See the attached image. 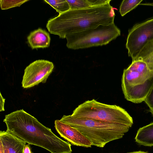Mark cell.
Listing matches in <instances>:
<instances>
[{"label": "cell", "instance_id": "ac0fdd59", "mask_svg": "<svg viewBox=\"0 0 153 153\" xmlns=\"http://www.w3.org/2000/svg\"><path fill=\"white\" fill-rule=\"evenodd\" d=\"M144 101L149 107L150 111L153 115V86Z\"/></svg>", "mask_w": 153, "mask_h": 153}, {"label": "cell", "instance_id": "ba28073f", "mask_svg": "<svg viewBox=\"0 0 153 153\" xmlns=\"http://www.w3.org/2000/svg\"><path fill=\"white\" fill-rule=\"evenodd\" d=\"M53 63L45 60H36L25 68L22 82L24 88L32 87L42 82L45 83L54 68Z\"/></svg>", "mask_w": 153, "mask_h": 153}, {"label": "cell", "instance_id": "4fadbf2b", "mask_svg": "<svg viewBox=\"0 0 153 153\" xmlns=\"http://www.w3.org/2000/svg\"><path fill=\"white\" fill-rule=\"evenodd\" d=\"M141 60L144 62L149 68L153 71V39L146 43L134 60Z\"/></svg>", "mask_w": 153, "mask_h": 153}, {"label": "cell", "instance_id": "3957f363", "mask_svg": "<svg viewBox=\"0 0 153 153\" xmlns=\"http://www.w3.org/2000/svg\"><path fill=\"white\" fill-rule=\"evenodd\" d=\"M61 122L76 128L88 138L92 146L102 148L108 142L122 138L130 127L94 120L64 115Z\"/></svg>", "mask_w": 153, "mask_h": 153}, {"label": "cell", "instance_id": "603a6c76", "mask_svg": "<svg viewBox=\"0 0 153 153\" xmlns=\"http://www.w3.org/2000/svg\"><path fill=\"white\" fill-rule=\"evenodd\" d=\"M127 153H148L147 152H144L143 151H135L132 152H128Z\"/></svg>", "mask_w": 153, "mask_h": 153}, {"label": "cell", "instance_id": "6da1fadb", "mask_svg": "<svg viewBox=\"0 0 153 153\" xmlns=\"http://www.w3.org/2000/svg\"><path fill=\"white\" fill-rule=\"evenodd\" d=\"M6 131L29 144L44 148L51 153H71V145L55 134L23 109L6 115Z\"/></svg>", "mask_w": 153, "mask_h": 153}, {"label": "cell", "instance_id": "30bf717a", "mask_svg": "<svg viewBox=\"0 0 153 153\" xmlns=\"http://www.w3.org/2000/svg\"><path fill=\"white\" fill-rule=\"evenodd\" d=\"M0 141L3 145L4 153H24L26 143L8 131H0Z\"/></svg>", "mask_w": 153, "mask_h": 153}, {"label": "cell", "instance_id": "7c38bea8", "mask_svg": "<svg viewBox=\"0 0 153 153\" xmlns=\"http://www.w3.org/2000/svg\"><path fill=\"white\" fill-rule=\"evenodd\" d=\"M135 139L138 144L145 146H153V122L140 128Z\"/></svg>", "mask_w": 153, "mask_h": 153}, {"label": "cell", "instance_id": "7a4b0ae2", "mask_svg": "<svg viewBox=\"0 0 153 153\" xmlns=\"http://www.w3.org/2000/svg\"><path fill=\"white\" fill-rule=\"evenodd\" d=\"M115 14L110 2L88 8L71 10L48 22L46 27L51 33L65 38L68 35L114 23Z\"/></svg>", "mask_w": 153, "mask_h": 153}, {"label": "cell", "instance_id": "44dd1931", "mask_svg": "<svg viewBox=\"0 0 153 153\" xmlns=\"http://www.w3.org/2000/svg\"><path fill=\"white\" fill-rule=\"evenodd\" d=\"M24 153H33L32 152L30 144H26L24 149Z\"/></svg>", "mask_w": 153, "mask_h": 153}, {"label": "cell", "instance_id": "e0dca14e", "mask_svg": "<svg viewBox=\"0 0 153 153\" xmlns=\"http://www.w3.org/2000/svg\"><path fill=\"white\" fill-rule=\"evenodd\" d=\"M28 1L25 0H1L0 4L2 10H6L11 8L19 7L23 3Z\"/></svg>", "mask_w": 153, "mask_h": 153}, {"label": "cell", "instance_id": "52a82bcc", "mask_svg": "<svg viewBox=\"0 0 153 153\" xmlns=\"http://www.w3.org/2000/svg\"><path fill=\"white\" fill-rule=\"evenodd\" d=\"M153 39V18L135 25L128 30L126 48L134 60L146 43Z\"/></svg>", "mask_w": 153, "mask_h": 153}, {"label": "cell", "instance_id": "9c48e42d", "mask_svg": "<svg viewBox=\"0 0 153 153\" xmlns=\"http://www.w3.org/2000/svg\"><path fill=\"white\" fill-rule=\"evenodd\" d=\"M54 124L60 136L72 145L87 148L92 146L90 141L76 128L58 120L55 121Z\"/></svg>", "mask_w": 153, "mask_h": 153}, {"label": "cell", "instance_id": "8992f818", "mask_svg": "<svg viewBox=\"0 0 153 153\" xmlns=\"http://www.w3.org/2000/svg\"><path fill=\"white\" fill-rule=\"evenodd\" d=\"M121 31L114 22L101 25L66 37L68 48L77 50L106 45L120 36Z\"/></svg>", "mask_w": 153, "mask_h": 153}, {"label": "cell", "instance_id": "9a60e30c", "mask_svg": "<svg viewBox=\"0 0 153 153\" xmlns=\"http://www.w3.org/2000/svg\"><path fill=\"white\" fill-rule=\"evenodd\" d=\"M55 9L59 14H62L70 9L66 0H44Z\"/></svg>", "mask_w": 153, "mask_h": 153}, {"label": "cell", "instance_id": "ffe728a7", "mask_svg": "<svg viewBox=\"0 0 153 153\" xmlns=\"http://www.w3.org/2000/svg\"><path fill=\"white\" fill-rule=\"evenodd\" d=\"M0 111H4V105L5 102V99L2 97L1 93H0Z\"/></svg>", "mask_w": 153, "mask_h": 153}, {"label": "cell", "instance_id": "5bb4252c", "mask_svg": "<svg viewBox=\"0 0 153 153\" xmlns=\"http://www.w3.org/2000/svg\"><path fill=\"white\" fill-rule=\"evenodd\" d=\"M142 0H124L122 2L120 7L119 12L122 16L135 8Z\"/></svg>", "mask_w": 153, "mask_h": 153}, {"label": "cell", "instance_id": "5b68a950", "mask_svg": "<svg viewBox=\"0 0 153 153\" xmlns=\"http://www.w3.org/2000/svg\"><path fill=\"white\" fill-rule=\"evenodd\" d=\"M71 115L130 127L133 123L132 117L123 108L115 105L101 103L94 99L88 100L79 105Z\"/></svg>", "mask_w": 153, "mask_h": 153}, {"label": "cell", "instance_id": "d6986e66", "mask_svg": "<svg viewBox=\"0 0 153 153\" xmlns=\"http://www.w3.org/2000/svg\"><path fill=\"white\" fill-rule=\"evenodd\" d=\"M91 7L99 6L110 2L111 0H88Z\"/></svg>", "mask_w": 153, "mask_h": 153}, {"label": "cell", "instance_id": "277c9868", "mask_svg": "<svg viewBox=\"0 0 153 153\" xmlns=\"http://www.w3.org/2000/svg\"><path fill=\"white\" fill-rule=\"evenodd\" d=\"M153 86V71L141 60L132 61L124 69L121 86L125 99L135 103L144 101Z\"/></svg>", "mask_w": 153, "mask_h": 153}, {"label": "cell", "instance_id": "7402d4cb", "mask_svg": "<svg viewBox=\"0 0 153 153\" xmlns=\"http://www.w3.org/2000/svg\"><path fill=\"white\" fill-rule=\"evenodd\" d=\"M0 153H4L3 145L2 142L0 141Z\"/></svg>", "mask_w": 153, "mask_h": 153}, {"label": "cell", "instance_id": "8fae6325", "mask_svg": "<svg viewBox=\"0 0 153 153\" xmlns=\"http://www.w3.org/2000/svg\"><path fill=\"white\" fill-rule=\"evenodd\" d=\"M27 39L29 45L33 49L48 47L51 38L48 33L39 28L31 32L27 36Z\"/></svg>", "mask_w": 153, "mask_h": 153}, {"label": "cell", "instance_id": "2e32d148", "mask_svg": "<svg viewBox=\"0 0 153 153\" xmlns=\"http://www.w3.org/2000/svg\"><path fill=\"white\" fill-rule=\"evenodd\" d=\"M71 10H77L91 7L88 0H66Z\"/></svg>", "mask_w": 153, "mask_h": 153}]
</instances>
